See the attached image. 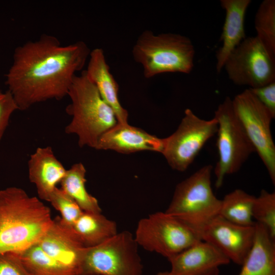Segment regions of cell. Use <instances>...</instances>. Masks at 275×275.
Instances as JSON below:
<instances>
[{"instance_id":"cell-1","label":"cell","mask_w":275,"mask_h":275,"mask_svg":"<svg viewBox=\"0 0 275 275\" xmlns=\"http://www.w3.org/2000/svg\"><path fill=\"white\" fill-rule=\"evenodd\" d=\"M90 52L84 41L63 45L48 34L17 47L5 84L18 110L68 96L76 73L82 70Z\"/></svg>"},{"instance_id":"cell-2","label":"cell","mask_w":275,"mask_h":275,"mask_svg":"<svg viewBox=\"0 0 275 275\" xmlns=\"http://www.w3.org/2000/svg\"><path fill=\"white\" fill-rule=\"evenodd\" d=\"M49 208L23 189L0 190V253L16 252L37 243L52 224Z\"/></svg>"},{"instance_id":"cell-3","label":"cell","mask_w":275,"mask_h":275,"mask_svg":"<svg viewBox=\"0 0 275 275\" xmlns=\"http://www.w3.org/2000/svg\"><path fill=\"white\" fill-rule=\"evenodd\" d=\"M68 96L66 112L72 118L65 133L75 134L79 147L95 149L100 138L118 123L114 111L84 70L74 77Z\"/></svg>"},{"instance_id":"cell-4","label":"cell","mask_w":275,"mask_h":275,"mask_svg":"<svg viewBox=\"0 0 275 275\" xmlns=\"http://www.w3.org/2000/svg\"><path fill=\"white\" fill-rule=\"evenodd\" d=\"M195 53L188 37L172 33L155 34L148 30L139 36L132 49L133 59L142 66L146 78L164 73H189Z\"/></svg>"},{"instance_id":"cell-5","label":"cell","mask_w":275,"mask_h":275,"mask_svg":"<svg viewBox=\"0 0 275 275\" xmlns=\"http://www.w3.org/2000/svg\"><path fill=\"white\" fill-rule=\"evenodd\" d=\"M213 169L210 164L204 166L179 183L165 211L198 234L207 224L219 215L221 200L215 196L211 186Z\"/></svg>"},{"instance_id":"cell-6","label":"cell","mask_w":275,"mask_h":275,"mask_svg":"<svg viewBox=\"0 0 275 275\" xmlns=\"http://www.w3.org/2000/svg\"><path fill=\"white\" fill-rule=\"evenodd\" d=\"M217 121L216 147L218 159L214 169L215 186L221 187L227 175L238 172L255 149L227 97L214 112Z\"/></svg>"},{"instance_id":"cell-7","label":"cell","mask_w":275,"mask_h":275,"mask_svg":"<svg viewBox=\"0 0 275 275\" xmlns=\"http://www.w3.org/2000/svg\"><path fill=\"white\" fill-rule=\"evenodd\" d=\"M134 237L139 246L168 260L202 240L195 231L166 211L156 212L140 219Z\"/></svg>"},{"instance_id":"cell-8","label":"cell","mask_w":275,"mask_h":275,"mask_svg":"<svg viewBox=\"0 0 275 275\" xmlns=\"http://www.w3.org/2000/svg\"><path fill=\"white\" fill-rule=\"evenodd\" d=\"M138 246L130 232H118L101 243L87 248L82 274L143 275Z\"/></svg>"},{"instance_id":"cell-9","label":"cell","mask_w":275,"mask_h":275,"mask_svg":"<svg viewBox=\"0 0 275 275\" xmlns=\"http://www.w3.org/2000/svg\"><path fill=\"white\" fill-rule=\"evenodd\" d=\"M217 128L215 118L209 120L202 119L187 108L175 131L162 139L161 153L172 169L184 172L206 143L216 133Z\"/></svg>"},{"instance_id":"cell-10","label":"cell","mask_w":275,"mask_h":275,"mask_svg":"<svg viewBox=\"0 0 275 275\" xmlns=\"http://www.w3.org/2000/svg\"><path fill=\"white\" fill-rule=\"evenodd\" d=\"M232 104L245 133L274 184L275 145L270 130L273 117L249 89L235 96Z\"/></svg>"},{"instance_id":"cell-11","label":"cell","mask_w":275,"mask_h":275,"mask_svg":"<svg viewBox=\"0 0 275 275\" xmlns=\"http://www.w3.org/2000/svg\"><path fill=\"white\" fill-rule=\"evenodd\" d=\"M224 68L236 85L257 88L275 81V57L256 36L243 40L230 54Z\"/></svg>"},{"instance_id":"cell-12","label":"cell","mask_w":275,"mask_h":275,"mask_svg":"<svg viewBox=\"0 0 275 275\" xmlns=\"http://www.w3.org/2000/svg\"><path fill=\"white\" fill-rule=\"evenodd\" d=\"M255 227L232 223L218 215L199 233L201 239L218 250L230 261L241 265L255 238Z\"/></svg>"},{"instance_id":"cell-13","label":"cell","mask_w":275,"mask_h":275,"mask_svg":"<svg viewBox=\"0 0 275 275\" xmlns=\"http://www.w3.org/2000/svg\"><path fill=\"white\" fill-rule=\"evenodd\" d=\"M43 251L71 275L82 274V266L88 248L78 239L70 227L57 216L37 242Z\"/></svg>"},{"instance_id":"cell-14","label":"cell","mask_w":275,"mask_h":275,"mask_svg":"<svg viewBox=\"0 0 275 275\" xmlns=\"http://www.w3.org/2000/svg\"><path fill=\"white\" fill-rule=\"evenodd\" d=\"M167 275H219L221 266L230 261L211 244L200 240L169 260Z\"/></svg>"},{"instance_id":"cell-15","label":"cell","mask_w":275,"mask_h":275,"mask_svg":"<svg viewBox=\"0 0 275 275\" xmlns=\"http://www.w3.org/2000/svg\"><path fill=\"white\" fill-rule=\"evenodd\" d=\"M96 150H110L122 154L151 151L161 153L162 139L128 123H117L99 139Z\"/></svg>"},{"instance_id":"cell-16","label":"cell","mask_w":275,"mask_h":275,"mask_svg":"<svg viewBox=\"0 0 275 275\" xmlns=\"http://www.w3.org/2000/svg\"><path fill=\"white\" fill-rule=\"evenodd\" d=\"M66 172L50 146L38 147L28 160L29 180L35 185L39 199L47 202Z\"/></svg>"},{"instance_id":"cell-17","label":"cell","mask_w":275,"mask_h":275,"mask_svg":"<svg viewBox=\"0 0 275 275\" xmlns=\"http://www.w3.org/2000/svg\"><path fill=\"white\" fill-rule=\"evenodd\" d=\"M84 71L103 99L114 111L118 123H128V113L122 106L119 99L118 84L111 72L101 48L91 50L87 67Z\"/></svg>"},{"instance_id":"cell-18","label":"cell","mask_w":275,"mask_h":275,"mask_svg":"<svg viewBox=\"0 0 275 275\" xmlns=\"http://www.w3.org/2000/svg\"><path fill=\"white\" fill-rule=\"evenodd\" d=\"M251 0H221L226 11V17L220 40L223 42L216 52V69L219 73L232 51L246 37L244 19Z\"/></svg>"},{"instance_id":"cell-19","label":"cell","mask_w":275,"mask_h":275,"mask_svg":"<svg viewBox=\"0 0 275 275\" xmlns=\"http://www.w3.org/2000/svg\"><path fill=\"white\" fill-rule=\"evenodd\" d=\"M255 227L253 245L238 275H275V239L261 224Z\"/></svg>"},{"instance_id":"cell-20","label":"cell","mask_w":275,"mask_h":275,"mask_svg":"<svg viewBox=\"0 0 275 275\" xmlns=\"http://www.w3.org/2000/svg\"><path fill=\"white\" fill-rule=\"evenodd\" d=\"M70 227L86 248L96 246L118 232L116 223L104 216L101 212L83 211Z\"/></svg>"},{"instance_id":"cell-21","label":"cell","mask_w":275,"mask_h":275,"mask_svg":"<svg viewBox=\"0 0 275 275\" xmlns=\"http://www.w3.org/2000/svg\"><path fill=\"white\" fill-rule=\"evenodd\" d=\"M86 169L81 162L73 164L67 170L61 182V188L84 211L101 213V209L96 198L90 194L86 187Z\"/></svg>"},{"instance_id":"cell-22","label":"cell","mask_w":275,"mask_h":275,"mask_svg":"<svg viewBox=\"0 0 275 275\" xmlns=\"http://www.w3.org/2000/svg\"><path fill=\"white\" fill-rule=\"evenodd\" d=\"M256 197L241 189H236L221 200L219 215L236 224L254 225L253 209Z\"/></svg>"},{"instance_id":"cell-23","label":"cell","mask_w":275,"mask_h":275,"mask_svg":"<svg viewBox=\"0 0 275 275\" xmlns=\"http://www.w3.org/2000/svg\"><path fill=\"white\" fill-rule=\"evenodd\" d=\"M12 253L29 275H71L49 257L37 243Z\"/></svg>"},{"instance_id":"cell-24","label":"cell","mask_w":275,"mask_h":275,"mask_svg":"<svg viewBox=\"0 0 275 275\" xmlns=\"http://www.w3.org/2000/svg\"><path fill=\"white\" fill-rule=\"evenodd\" d=\"M256 37L268 52L275 57V1L264 0L255 18Z\"/></svg>"},{"instance_id":"cell-25","label":"cell","mask_w":275,"mask_h":275,"mask_svg":"<svg viewBox=\"0 0 275 275\" xmlns=\"http://www.w3.org/2000/svg\"><path fill=\"white\" fill-rule=\"evenodd\" d=\"M253 217L264 226L275 239V193L265 189L256 197L253 209Z\"/></svg>"},{"instance_id":"cell-26","label":"cell","mask_w":275,"mask_h":275,"mask_svg":"<svg viewBox=\"0 0 275 275\" xmlns=\"http://www.w3.org/2000/svg\"><path fill=\"white\" fill-rule=\"evenodd\" d=\"M49 202L61 215L62 222L71 226L83 212L78 205L61 188L57 187Z\"/></svg>"},{"instance_id":"cell-27","label":"cell","mask_w":275,"mask_h":275,"mask_svg":"<svg viewBox=\"0 0 275 275\" xmlns=\"http://www.w3.org/2000/svg\"><path fill=\"white\" fill-rule=\"evenodd\" d=\"M18 107L11 93L0 90V142L9 124L11 116Z\"/></svg>"},{"instance_id":"cell-28","label":"cell","mask_w":275,"mask_h":275,"mask_svg":"<svg viewBox=\"0 0 275 275\" xmlns=\"http://www.w3.org/2000/svg\"><path fill=\"white\" fill-rule=\"evenodd\" d=\"M0 275H29L12 252L0 253Z\"/></svg>"},{"instance_id":"cell-29","label":"cell","mask_w":275,"mask_h":275,"mask_svg":"<svg viewBox=\"0 0 275 275\" xmlns=\"http://www.w3.org/2000/svg\"><path fill=\"white\" fill-rule=\"evenodd\" d=\"M275 118V81L257 88H249Z\"/></svg>"},{"instance_id":"cell-30","label":"cell","mask_w":275,"mask_h":275,"mask_svg":"<svg viewBox=\"0 0 275 275\" xmlns=\"http://www.w3.org/2000/svg\"><path fill=\"white\" fill-rule=\"evenodd\" d=\"M158 275H167V272H166L159 273L158 274Z\"/></svg>"},{"instance_id":"cell-31","label":"cell","mask_w":275,"mask_h":275,"mask_svg":"<svg viewBox=\"0 0 275 275\" xmlns=\"http://www.w3.org/2000/svg\"><path fill=\"white\" fill-rule=\"evenodd\" d=\"M80 275H96V274H81Z\"/></svg>"}]
</instances>
